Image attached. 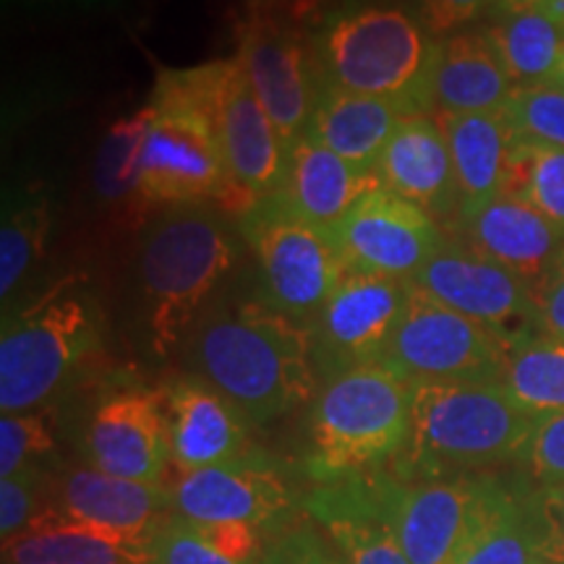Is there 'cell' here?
<instances>
[{
  "label": "cell",
  "instance_id": "6da1fadb",
  "mask_svg": "<svg viewBox=\"0 0 564 564\" xmlns=\"http://www.w3.org/2000/svg\"><path fill=\"white\" fill-rule=\"evenodd\" d=\"M192 373L220 390L253 429L316 398L312 333L251 295H217L186 337Z\"/></svg>",
  "mask_w": 564,
  "mask_h": 564
},
{
  "label": "cell",
  "instance_id": "7a4b0ae2",
  "mask_svg": "<svg viewBox=\"0 0 564 564\" xmlns=\"http://www.w3.org/2000/svg\"><path fill=\"white\" fill-rule=\"evenodd\" d=\"M324 79L411 116H434L440 40L405 0H337L312 26Z\"/></svg>",
  "mask_w": 564,
  "mask_h": 564
},
{
  "label": "cell",
  "instance_id": "3957f363",
  "mask_svg": "<svg viewBox=\"0 0 564 564\" xmlns=\"http://www.w3.org/2000/svg\"><path fill=\"white\" fill-rule=\"evenodd\" d=\"M238 264V238L212 204L160 209L141 230L139 299L158 356H171Z\"/></svg>",
  "mask_w": 564,
  "mask_h": 564
},
{
  "label": "cell",
  "instance_id": "277c9868",
  "mask_svg": "<svg viewBox=\"0 0 564 564\" xmlns=\"http://www.w3.org/2000/svg\"><path fill=\"white\" fill-rule=\"evenodd\" d=\"M533 421L502 382H413L411 434L390 470L429 481L518 463Z\"/></svg>",
  "mask_w": 564,
  "mask_h": 564
},
{
  "label": "cell",
  "instance_id": "5b68a950",
  "mask_svg": "<svg viewBox=\"0 0 564 564\" xmlns=\"http://www.w3.org/2000/svg\"><path fill=\"white\" fill-rule=\"evenodd\" d=\"M139 158V199L147 209L212 204L232 223L259 199L230 178L209 112L178 87L171 68L160 66Z\"/></svg>",
  "mask_w": 564,
  "mask_h": 564
},
{
  "label": "cell",
  "instance_id": "8992f818",
  "mask_svg": "<svg viewBox=\"0 0 564 564\" xmlns=\"http://www.w3.org/2000/svg\"><path fill=\"white\" fill-rule=\"evenodd\" d=\"M411 419L413 382L382 364L327 379L308 415V476L324 484L390 468L403 453Z\"/></svg>",
  "mask_w": 564,
  "mask_h": 564
},
{
  "label": "cell",
  "instance_id": "52a82bcc",
  "mask_svg": "<svg viewBox=\"0 0 564 564\" xmlns=\"http://www.w3.org/2000/svg\"><path fill=\"white\" fill-rule=\"evenodd\" d=\"M102 348V312L82 280L55 282L3 316L0 335V411L45 408L74 373Z\"/></svg>",
  "mask_w": 564,
  "mask_h": 564
},
{
  "label": "cell",
  "instance_id": "ba28073f",
  "mask_svg": "<svg viewBox=\"0 0 564 564\" xmlns=\"http://www.w3.org/2000/svg\"><path fill=\"white\" fill-rule=\"evenodd\" d=\"M236 225L257 264V299L301 327H312L348 274L327 232L295 217L278 194L259 199Z\"/></svg>",
  "mask_w": 564,
  "mask_h": 564
},
{
  "label": "cell",
  "instance_id": "9c48e42d",
  "mask_svg": "<svg viewBox=\"0 0 564 564\" xmlns=\"http://www.w3.org/2000/svg\"><path fill=\"white\" fill-rule=\"evenodd\" d=\"M236 58L253 95L291 147L306 131L324 79L312 32L293 24L278 0H241L236 13Z\"/></svg>",
  "mask_w": 564,
  "mask_h": 564
},
{
  "label": "cell",
  "instance_id": "30bf717a",
  "mask_svg": "<svg viewBox=\"0 0 564 564\" xmlns=\"http://www.w3.org/2000/svg\"><path fill=\"white\" fill-rule=\"evenodd\" d=\"M507 489L510 481L489 474L405 481L387 468V518L411 564H457Z\"/></svg>",
  "mask_w": 564,
  "mask_h": 564
},
{
  "label": "cell",
  "instance_id": "8fae6325",
  "mask_svg": "<svg viewBox=\"0 0 564 564\" xmlns=\"http://www.w3.org/2000/svg\"><path fill=\"white\" fill-rule=\"evenodd\" d=\"M510 348L413 285L382 366L411 382H502Z\"/></svg>",
  "mask_w": 564,
  "mask_h": 564
},
{
  "label": "cell",
  "instance_id": "7c38bea8",
  "mask_svg": "<svg viewBox=\"0 0 564 564\" xmlns=\"http://www.w3.org/2000/svg\"><path fill=\"white\" fill-rule=\"evenodd\" d=\"M186 70L196 100L215 123L230 178L257 199L278 194L288 173V144L241 63L223 58Z\"/></svg>",
  "mask_w": 564,
  "mask_h": 564
},
{
  "label": "cell",
  "instance_id": "4fadbf2b",
  "mask_svg": "<svg viewBox=\"0 0 564 564\" xmlns=\"http://www.w3.org/2000/svg\"><path fill=\"white\" fill-rule=\"evenodd\" d=\"M411 282L453 312L481 324L510 350L541 333L533 288L457 236H447Z\"/></svg>",
  "mask_w": 564,
  "mask_h": 564
},
{
  "label": "cell",
  "instance_id": "5bb4252c",
  "mask_svg": "<svg viewBox=\"0 0 564 564\" xmlns=\"http://www.w3.org/2000/svg\"><path fill=\"white\" fill-rule=\"evenodd\" d=\"M411 291V280L345 274L308 327L319 384L337 373L382 361Z\"/></svg>",
  "mask_w": 564,
  "mask_h": 564
},
{
  "label": "cell",
  "instance_id": "9a60e30c",
  "mask_svg": "<svg viewBox=\"0 0 564 564\" xmlns=\"http://www.w3.org/2000/svg\"><path fill=\"white\" fill-rule=\"evenodd\" d=\"M350 274L413 280L447 241L442 225L398 194L377 188L327 230Z\"/></svg>",
  "mask_w": 564,
  "mask_h": 564
},
{
  "label": "cell",
  "instance_id": "2e32d148",
  "mask_svg": "<svg viewBox=\"0 0 564 564\" xmlns=\"http://www.w3.org/2000/svg\"><path fill=\"white\" fill-rule=\"evenodd\" d=\"M87 465L129 481L162 484L171 457V434L162 392L121 387L91 408L82 434Z\"/></svg>",
  "mask_w": 564,
  "mask_h": 564
},
{
  "label": "cell",
  "instance_id": "e0dca14e",
  "mask_svg": "<svg viewBox=\"0 0 564 564\" xmlns=\"http://www.w3.org/2000/svg\"><path fill=\"white\" fill-rule=\"evenodd\" d=\"M173 512L192 523H249L270 528L293 512V489L270 457L251 453L241 460L181 474L171 486Z\"/></svg>",
  "mask_w": 564,
  "mask_h": 564
},
{
  "label": "cell",
  "instance_id": "ac0fdd59",
  "mask_svg": "<svg viewBox=\"0 0 564 564\" xmlns=\"http://www.w3.org/2000/svg\"><path fill=\"white\" fill-rule=\"evenodd\" d=\"M303 512L345 564H411L387 518V468L316 484Z\"/></svg>",
  "mask_w": 564,
  "mask_h": 564
},
{
  "label": "cell",
  "instance_id": "d6986e66",
  "mask_svg": "<svg viewBox=\"0 0 564 564\" xmlns=\"http://www.w3.org/2000/svg\"><path fill=\"white\" fill-rule=\"evenodd\" d=\"M160 392L171 434V457L178 474L241 460L257 453L249 419L202 377L186 373L171 379Z\"/></svg>",
  "mask_w": 564,
  "mask_h": 564
},
{
  "label": "cell",
  "instance_id": "ffe728a7",
  "mask_svg": "<svg viewBox=\"0 0 564 564\" xmlns=\"http://www.w3.org/2000/svg\"><path fill=\"white\" fill-rule=\"evenodd\" d=\"M171 512L173 497L165 484L129 481L84 465L55 484V499L40 518L152 539Z\"/></svg>",
  "mask_w": 564,
  "mask_h": 564
},
{
  "label": "cell",
  "instance_id": "44dd1931",
  "mask_svg": "<svg viewBox=\"0 0 564 564\" xmlns=\"http://www.w3.org/2000/svg\"><path fill=\"white\" fill-rule=\"evenodd\" d=\"M373 171L387 192L421 207L436 223L457 220L460 194L453 154L436 116L403 118Z\"/></svg>",
  "mask_w": 564,
  "mask_h": 564
},
{
  "label": "cell",
  "instance_id": "7402d4cb",
  "mask_svg": "<svg viewBox=\"0 0 564 564\" xmlns=\"http://www.w3.org/2000/svg\"><path fill=\"white\" fill-rule=\"evenodd\" d=\"M453 230L478 253L507 267L531 288L544 280L564 249V236L552 223L507 194L463 209Z\"/></svg>",
  "mask_w": 564,
  "mask_h": 564
},
{
  "label": "cell",
  "instance_id": "603a6c76",
  "mask_svg": "<svg viewBox=\"0 0 564 564\" xmlns=\"http://www.w3.org/2000/svg\"><path fill=\"white\" fill-rule=\"evenodd\" d=\"M377 188H382L377 171L350 165L303 131L288 147V173L278 196L295 217L327 232Z\"/></svg>",
  "mask_w": 564,
  "mask_h": 564
},
{
  "label": "cell",
  "instance_id": "cb8c5ba5",
  "mask_svg": "<svg viewBox=\"0 0 564 564\" xmlns=\"http://www.w3.org/2000/svg\"><path fill=\"white\" fill-rule=\"evenodd\" d=\"M514 89L484 30H463L440 40L434 112H502Z\"/></svg>",
  "mask_w": 564,
  "mask_h": 564
},
{
  "label": "cell",
  "instance_id": "d4e9b609",
  "mask_svg": "<svg viewBox=\"0 0 564 564\" xmlns=\"http://www.w3.org/2000/svg\"><path fill=\"white\" fill-rule=\"evenodd\" d=\"M403 118V112L390 102L356 95L327 82L319 91L306 133L350 165L373 171Z\"/></svg>",
  "mask_w": 564,
  "mask_h": 564
},
{
  "label": "cell",
  "instance_id": "484cf974",
  "mask_svg": "<svg viewBox=\"0 0 564 564\" xmlns=\"http://www.w3.org/2000/svg\"><path fill=\"white\" fill-rule=\"evenodd\" d=\"M440 118L460 194V212L502 194L512 131L502 112H434ZM457 212V215H460Z\"/></svg>",
  "mask_w": 564,
  "mask_h": 564
},
{
  "label": "cell",
  "instance_id": "4316f807",
  "mask_svg": "<svg viewBox=\"0 0 564 564\" xmlns=\"http://www.w3.org/2000/svg\"><path fill=\"white\" fill-rule=\"evenodd\" d=\"M481 26L514 87L552 84L564 51V26L533 3H497Z\"/></svg>",
  "mask_w": 564,
  "mask_h": 564
},
{
  "label": "cell",
  "instance_id": "83f0119b",
  "mask_svg": "<svg viewBox=\"0 0 564 564\" xmlns=\"http://www.w3.org/2000/svg\"><path fill=\"white\" fill-rule=\"evenodd\" d=\"M150 541L40 518L3 544L6 564H150Z\"/></svg>",
  "mask_w": 564,
  "mask_h": 564
},
{
  "label": "cell",
  "instance_id": "f1b7e54d",
  "mask_svg": "<svg viewBox=\"0 0 564 564\" xmlns=\"http://www.w3.org/2000/svg\"><path fill=\"white\" fill-rule=\"evenodd\" d=\"M546 549V518L541 486L531 478L510 481L505 502L491 523L470 544L457 564H535Z\"/></svg>",
  "mask_w": 564,
  "mask_h": 564
},
{
  "label": "cell",
  "instance_id": "f546056e",
  "mask_svg": "<svg viewBox=\"0 0 564 564\" xmlns=\"http://www.w3.org/2000/svg\"><path fill=\"white\" fill-rule=\"evenodd\" d=\"M502 384L525 413H564V337L539 333L514 345Z\"/></svg>",
  "mask_w": 564,
  "mask_h": 564
},
{
  "label": "cell",
  "instance_id": "4dcf8cb0",
  "mask_svg": "<svg viewBox=\"0 0 564 564\" xmlns=\"http://www.w3.org/2000/svg\"><path fill=\"white\" fill-rule=\"evenodd\" d=\"M53 230V202L30 192L6 207L0 228V299L9 303L32 267H37Z\"/></svg>",
  "mask_w": 564,
  "mask_h": 564
},
{
  "label": "cell",
  "instance_id": "1f68e13d",
  "mask_svg": "<svg viewBox=\"0 0 564 564\" xmlns=\"http://www.w3.org/2000/svg\"><path fill=\"white\" fill-rule=\"evenodd\" d=\"M147 131L144 108L116 121L105 131L95 158V192L105 207L129 209L139 217L144 207L139 199V158Z\"/></svg>",
  "mask_w": 564,
  "mask_h": 564
},
{
  "label": "cell",
  "instance_id": "d6a6232c",
  "mask_svg": "<svg viewBox=\"0 0 564 564\" xmlns=\"http://www.w3.org/2000/svg\"><path fill=\"white\" fill-rule=\"evenodd\" d=\"M502 194L525 202L564 236V152L514 141Z\"/></svg>",
  "mask_w": 564,
  "mask_h": 564
},
{
  "label": "cell",
  "instance_id": "836d02e7",
  "mask_svg": "<svg viewBox=\"0 0 564 564\" xmlns=\"http://www.w3.org/2000/svg\"><path fill=\"white\" fill-rule=\"evenodd\" d=\"M512 139L520 144L564 152V87L539 84L518 87L502 110Z\"/></svg>",
  "mask_w": 564,
  "mask_h": 564
},
{
  "label": "cell",
  "instance_id": "e575fe53",
  "mask_svg": "<svg viewBox=\"0 0 564 564\" xmlns=\"http://www.w3.org/2000/svg\"><path fill=\"white\" fill-rule=\"evenodd\" d=\"M55 449L53 415L40 408L0 419V478L34 468Z\"/></svg>",
  "mask_w": 564,
  "mask_h": 564
},
{
  "label": "cell",
  "instance_id": "d590c367",
  "mask_svg": "<svg viewBox=\"0 0 564 564\" xmlns=\"http://www.w3.org/2000/svg\"><path fill=\"white\" fill-rule=\"evenodd\" d=\"M47 476L40 465L24 468L9 478H0V535L13 541L30 531L34 520L47 510Z\"/></svg>",
  "mask_w": 564,
  "mask_h": 564
},
{
  "label": "cell",
  "instance_id": "8d00e7d4",
  "mask_svg": "<svg viewBox=\"0 0 564 564\" xmlns=\"http://www.w3.org/2000/svg\"><path fill=\"white\" fill-rule=\"evenodd\" d=\"M150 564H243L225 556L192 520L167 518L150 541Z\"/></svg>",
  "mask_w": 564,
  "mask_h": 564
},
{
  "label": "cell",
  "instance_id": "74e56055",
  "mask_svg": "<svg viewBox=\"0 0 564 564\" xmlns=\"http://www.w3.org/2000/svg\"><path fill=\"white\" fill-rule=\"evenodd\" d=\"M518 465L535 486L564 484V413L535 415Z\"/></svg>",
  "mask_w": 564,
  "mask_h": 564
},
{
  "label": "cell",
  "instance_id": "f35d334b",
  "mask_svg": "<svg viewBox=\"0 0 564 564\" xmlns=\"http://www.w3.org/2000/svg\"><path fill=\"white\" fill-rule=\"evenodd\" d=\"M259 564H345L327 535L314 525V520L288 525L280 531L270 544Z\"/></svg>",
  "mask_w": 564,
  "mask_h": 564
},
{
  "label": "cell",
  "instance_id": "ab89813d",
  "mask_svg": "<svg viewBox=\"0 0 564 564\" xmlns=\"http://www.w3.org/2000/svg\"><path fill=\"white\" fill-rule=\"evenodd\" d=\"M432 37L444 40L449 34L468 30L478 19L489 17L497 0H408Z\"/></svg>",
  "mask_w": 564,
  "mask_h": 564
},
{
  "label": "cell",
  "instance_id": "60d3db41",
  "mask_svg": "<svg viewBox=\"0 0 564 564\" xmlns=\"http://www.w3.org/2000/svg\"><path fill=\"white\" fill-rule=\"evenodd\" d=\"M225 556L243 564H259L264 554L262 528L249 523H196Z\"/></svg>",
  "mask_w": 564,
  "mask_h": 564
},
{
  "label": "cell",
  "instance_id": "b9f144b4",
  "mask_svg": "<svg viewBox=\"0 0 564 564\" xmlns=\"http://www.w3.org/2000/svg\"><path fill=\"white\" fill-rule=\"evenodd\" d=\"M533 299L541 333L564 337V249L544 280L533 288Z\"/></svg>",
  "mask_w": 564,
  "mask_h": 564
},
{
  "label": "cell",
  "instance_id": "7bdbcfd3",
  "mask_svg": "<svg viewBox=\"0 0 564 564\" xmlns=\"http://www.w3.org/2000/svg\"><path fill=\"white\" fill-rule=\"evenodd\" d=\"M541 507L546 518L544 556L564 564V484L541 486Z\"/></svg>",
  "mask_w": 564,
  "mask_h": 564
},
{
  "label": "cell",
  "instance_id": "ee69618b",
  "mask_svg": "<svg viewBox=\"0 0 564 564\" xmlns=\"http://www.w3.org/2000/svg\"><path fill=\"white\" fill-rule=\"evenodd\" d=\"M278 3L282 13H285L293 24L312 32V26L319 24V19L333 9L337 0H278Z\"/></svg>",
  "mask_w": 564,
  "mask_h": 564
},
{
  "label": "cell",
  "instance_id": "f6af8a7d",
  "mask_svg": "<svg viewBox=\"0 0 564 564\" xmlns=\"http://www.w3.org/2000/svg\"><path fill=\"white\" fill-rule=\"evenodd\" d=\"M541 3H544V9L552 13L554 19H560L564 26V0H541Z\"/></svg>",
  "mask_w": 564,
  "mask_h": 564
},
{
  "label": "cell",
  "instance_id": "bcb514c9",
  "mask_svg": "<svg viewBox=\"0 0 564 564\" xmlns=\"http://www.w3.org/2000/svg\"><path fill=\"white\" fill-rule=\"evenodd\" d=\"M552 84H556V87H564V51H562L560 68H556V76H554V82H552Z\"/></svg>",
  "mask_w": 564,
  "mask_h": 564
},
{
  "label": "cell",
  "instance_id": "7dc6e473",
  "mask_svg": "<svg viewBox=\"0 0 564 564\" xmlns=\"http://www.w3.org/2000/svg\"><path fill=\"white\" fill-rule=\"evenodd\" d=\"M497 3H533V0H497Z\"/></svg>",
  "mask_w": 564,
  "mask_h": 564
},
{
  "label": "cell",
  "instance_id": "c3c4849f",
  "mask_svg": "<svg viewBox=\"0 0 564 564\" xmlns=\"http://www.w3.org/2000/svg\"><path fill=\"white\" fill-rule=\"evenodd\" d=\"M535 564H562V562H554V560H549V556H541V560Z\"/></svg>",
  "mask_w": 564,
  "mask_h": 564
}]
</instances>
